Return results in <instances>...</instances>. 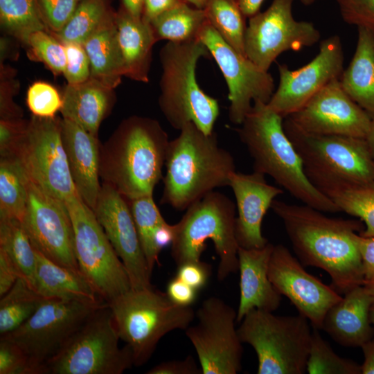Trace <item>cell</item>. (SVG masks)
<instances>
[{
	"mask_svg": "<svg viewBox=\"0 0 374 374\" xmlns=\"http://www.w3.org/2000/svg\"><path fill=\"white\" fill-rule=\"evenodd\" d=\"M271 208L283 223L296 258L303 266L322 269L333 288L345 294L364 285L362 258L354 239L364 225L355 219L330 217L310 206L274 199Z\"/></svg>",
	"mask_w": 374,
	"mask_h": 374,
	"instance_id": "cell-1",
	"label": "cell"
},
{
	"mask_svg": "<svg viewBox=\"0 0 374 374\" xmlns=\"http://www.w3.org/2000/svg\"><path fill=\"white\" fill-rule=\"evenodd\" d=\"M168 136L160 123L132 116L100 145V178L127 199L153 195L163 179Z\"/></svg>",
	"mask_w": 374,
	"mask_h": 374,
	"instance_id": "cell-2",
	"label": "cell"
},
{
	"mask_svg": "<svg viewBox=\"0 0 374 374\" xmlns=\"http://www.w3.org/2000/svg\"><path fill=\"white\" fill-rule=\"evenodd\" d=\"M284 118L267 103H253L236 129L253 161V171L269 175L302 204L323 213L340 212L308 178L303 163L283 126Z\"/></svg>",
	"mask_w": 374,
	"mask_h": 374,
	"instance_id": "cell-3",
	"label": "cell"
},
{
	"mask_svg": "<svg viewBox=\"0 0 374 374\" xmlns=\"http://www.w3.org/2000/svg\"><path fill=\"white\" fill-rule=\"evenodd\" d=\"M161 204L186 210L215 188L228 186L235 170L232 154L220 147L215 132L188 123L169 141Z\"/></svg>",
	"mask_w": 374,
	"mask_h": 374,
	"instance_id": "cell-4",
	"label": "cell"
},
{
	"mask_svg": "<svg viewBox=\"0 0 374 374\" xmlns=\"http://www.w3.org/2000/svg\"><path fill=\"white\" fill-rule=\"evenodd\" d=\"M211 55L199 40L168 42L159 53L162 66L159 105L163 116L177 130L194 123L211 134L220 115L218 101L206 94L196 80V66L202 57Z\"/></svg>",
	"mask_w": 374,
	"mask_h": 374,
	"instance_id": "cell-5",
	"label": "cell"
},
{
	"mask_svg": "<svg viewBox=\"0 0 374 374\" xmlns=\"http://www.w3.org/2000/svg\"><path fill=\"white\" fill-rule=\"evenodd\" d=\"M235 209L229 197L214 190L188 207L175 224L171 256L177 266L201 260L211 240L219 258L217 279L224 280L238 271Z\"/></svg>",
	"mask_w": 374,
	"mask_h": 374,
	"instance_id": "cell-6",
	"label": "cell"
},
{
	"mask_svg": "<svg viewBox=\"0 0 374 374\" xmlns=\"http://www.w3.org/2000/svg\"><path fill=\"white\" fill-rule=\"evenodd\" d=\"M108 305L120 339L132 353L135 366L145 364L160 339L175 330H186L195 314L191 306L179 305L153 287L130 289Z\"/></svg>",
	"mask_w": 374,
	"mask_h": 374,
	"instance_id": "cell-7",
	"label": "cell"
},
{
	"mask_svg": "<svg viewBox=\"0 0 374 374\" xmlns=\"http://www.w3.org/2000/svg\"><path fill=\"white\" fill-rule=\"evenodd\" d=\"M238 328L242 343L254 349L258 374H303L307 372L312 330L307 318L274 314L253 309Z\"/></svg>",
	"mask_w": 374,
	"mask_h": 374,
	"instance_id": "cell-8",
	"label": "cell"
},
{
	"mask_svg": "<svg viewBox=\"0 0 374 374\" xmlns=\"http://www.w3.org/2000/svg\"><path fill=\"white\" fill-rule=\"evenodd\" d=\"M283 126L316 187L326 184L374 186V161L365 139L306 134L285 118Z\"/></svg>",
	"mask_w": 374,
	"mask_h": 374,
	"instance_id": "cell-9",
	"label": "cell"
},
{
	"mask_svg": "<svg viewBox=\"0 0 374 374\" xmlns=\"http://www.w3.org/2000/svg\"><path fill=\"white\" fill-rule=\"evenodd\" d=\"M108 303L99 308L45 365L44 374H121L134 366L132 353L118 346Z\"/></svg>",
	"mask_w": 374,
	"mask_h": 374,
	"instance_id": "cell-10",
	"label": "cell"
},
{
	"mask_svg": "<svg viewBox=\"0 0 374 374\" xmlns=\"http://www.w3.org/2000/svg\"><path fill=\"white\" fill-rule=\"evenodd\" d=\"M64 203L73 226L74 251L80 271L108 303L132 288L127 270L94 212L79 194Z\"/></svg>",
	"mask_w": 374,
	"mask_h": 374,
	"instance_id": "cell-11",
	"label": "cell"
},
{
	"mask_svg": "<svg viewBox=\"0 0 374 374\" xmlns=\"http://www.w3.org/2000/svg\"><path fill=\"white\" fill-rule=\"evenodd\" d=\"M106 303L46 298L24 324L1 337L10 339L22 349L28 358L31 374H44L46 364Z\"/></svg>",
	"mask_w": 374,
	"mask_h": 374,
	"instance_id": "cell-12",
	"label": "cell"
},
{
	"mask_svg": "<svg viewBox=\"0 0 374 374\" xmlns=\"http://www.w3.org/2000/svg\"><path fill=\"white\" fill-rule=\"evenodd\" d=\"M28 178L65 202L78 194L62 139V119L32 115L16 157Z\"/></svg>",
	"mask_w": 374,
	"mask_h": 374,
	"instance_id": "cell-13",
	"label": "cell"
},
{
	"mask_svg": "<svg viewBox=\"0 0 374 374\" xmlns=\"http://www.w3.org/2000/svg\"><path fill=\"white\" fill-rule=\"evenodd\" d=\"M198 322L185 333L198 356L202 374H236L243 353L238 328L237 311L222 299H205L196 312Z\"/></svg>",
	"mask_w": 374,
	"mask_h": 374,
	"instance_id": "cell-14",
	"label": "cell"
},
{
	"mask_svg": "<svg viewBox=\"0 0 374 374\" xmlns=\"http://www.w3.org/2000/svg\"><path fill=\"white\" fill-rule=\"evenodd\" d=\"M292 4L293 0H273L266 10L249 18L245 55L263 71H268L285 51L310 47L320 40V32L312 22L294 19Z\"/></svg>",
	"mask_w": 374,
	"mask_h": 374,
	"instance_id": "cell-15",
	"label": "cell"
},
{
	"mask_svg": "<svg viewBox=\"0 0 374 374\" xmlns=\"http://www.w3.org/2000/svg\"><path fill=\"white\" fill-rule=\"evenodd\" d=\"M198 39L215 60L229 89V118L240 125L254 102L268 103L274 93L272 75L229 45L207 20Z\"/></svg>",
	"mask_w": 374,
	"mask_h": 374,
	"instance_id": "cell-16",
	"label": "cell"
},
{
	"mask_svg": "<svg viewBox=\"0 0 374 374\" xmlns=\"http://www.w3.org/2000/svg\"><path fill=\"white\" fill-rule=\"evenodd\" d=\"M21 222L35 249L51 261L80 272L66 204L44 192L29 179L27 206Z\"/></svg>",
	"mask_w": 374,
	"mask_h": 374,
	"instance_id": "cell-17",
	"label": "cell"
},
{
	"mask_svg": "<svg viewBox=\"0 0 374 374\" xmlns=\"http://www.w3.org/2000/svg\"><path fill=\"white\" fill-rule=\"evenodd\" d=\"M285 119L306 134L363 139H366L372 121L344 90L339 78L330 81Z\"/></svg>",
	"mask_w": 374,
	"mask_h": 374,
	"instance_id": "cell-18",
	"label": "cell"
},
{
	"mask_svg": "<svg viewBox=\"0 0 374 374\" xmlns=\"http://www.w3.org/2000/svg\"><path fill=\"white\" fill-rule=\"evenodd\" d=\"M344 62L341 39L332 35L320 42L318 54L305 66L290 70L278 64V87L267 105L283 118L294 113L328 83L340 78Z\"/></svg>",
	"mask_w": 374,
	"mask_h": 374,
	"instance_id": "cell-19",
	"label": "cell"
},
{
	"mask_svg": "<svg viewBox=\"0 0 374 374\" xmlns=\"http://www.w3.org/2000/svg\"><path fill=\"white\" fill-rule=\"evenodd\" d=\"M268 274L277 292L286 296L313 328L321 329L327 312L342 298L333 287L307 272L283 244L274 247Z\"/></svg>",
	"mask_w": 374,
	"mask_h": 374,
	"instance_id": "cell-20",
	"label": "cell"
},
{
	"mask_svg": "<svg viewBox=\"0 0 374 374\" xmlns=\"http://www.w3.org/2000/svg\"><path fill=\"white\" fill-rule=\"evenodd\" d=\"M93 212L127 270L132 289L152 287V274L127 199L111 186L103 183Z\"/></svg>",
	"mask_w": 374,
	"mask_h": 374,
	"instance_id": "cell-21",
	"label": "cell"
},
{
	"mask_svg": "<svg viewBox=\"0 0 374 374\" xmlns=\"http://www.w3.org/2000/svg\"><path fill=\"white\" fill-rule=\"evenodd\" d=\"M229 186L236 202L235 235L239 247H263L269 242L262 233L263 218L274 200L284 191L269 184L265 175L256 171L248 174L235 171Z\"/></svg>",
	"mask_w": 374,
	"mask_h": 374,
	"instance_id": "cell-22",
	"label": "cell"
},
{
	"mask_svg": "<svg viewBox=\"0 0 374 374\" xmlns=\"http://www.w3.org/2000/svg\"><path fill=\"white\" fill-rule=\"evenodd\" d=\"M62 139L76 190L93 211L101 189V144L97 136L64 118H62Z\"/></svg>",
	"mask_w": 374,
	"mask_h": 374,
	"instance_id": "cell-23",
	"label": "cell"
},
{
	"mask_svg": "<svg viewBox=\"0 0 374 374\" xmlns=\"http://www.w3.org/2000/svg\"><path fill=\"white\" fill-rule=\"evenodd\" d=\"M274 245L268 242L261 248L238 249L240 301L237 322L251 310L274 312L280 305L281 295L269 278V265Z\"/></svg>",
	"mask_w": 374,
	"mask_h": 374,
	"instance_id": "cell-24",
	"label": "cell"
},
{
	"mask_svg": "<svg viewBox=\"0 0 374 374\" xmlns=\"http://www.w3.org/2000/svg\"><path fill=\"white\" fill-rule=\"evenodd\" d=\"M374 302L364 285L356 286L327 312L321 329L337 343L346 347H358L374 338L369 311Z\"/></svg>",
	"mask_w": 374,
	"mask_h": 374,
	"instance_id": "cell-25",
	"label": "cell"
},
{
	"mask_svg": "<svg viewBox=\"0 0 374 374\" xmlns=\"http://www.w3.org/2000/svg\"><path fill=\"white\" fill-rule=\"evenodd\" d=\"M114 90L91 77L79 84H67L62 96V118L98 137L101 123L114 105Z\"/></svg>",
	"mask_w": 374,
	"mask_h": 374,
	"instance_id": "cell-26",
	"label": "cell"
},
{
	"mask_svg": "<svg viewBox=\"0 0 374 374\" xmlns=\"http://www.w3.org/2000/svg\"><path fill=\"white\" fill-rule=\"evenodd\" d=\"M116 21L125 76L148 82L152 48L157 42L150 23L132 16L123 6L116 13Z\"/></svg>",
	"mask_w": 374,
	"mask_h": 374,
	"instance_id": "cell-27",
	"label": "cell"
},
{
	"mask_svg": "<svg viewBox=\"0 0 374 374\" xmlns=\"http://www.w3.org/2000/svg\"><path fill=\"white\" fill-rule=\"evenodd\" d=\"M82 45L90 61V77L114 89L125 76L116 13L112 12Z\"/></svg>",
	"mask_w": 374,
	"mask_h": 374,
	"instance_id": "cell-28",
	"label": "cell"
},
{
	"mask_svg": "<svg viewBox=\"0 0 374 374\" xmlns=\"http://www.w3.org/2000/svg\"><path fill=\"white\" fill-rule=\"evenodd\" d=\"M35 250V289L45 298L106 303L80 271L60 265Z\"/></svg>",
	"mask_w": 374,
	"mask_h": 374,
	"instance_id": "cell-29",
	"label": "cell"
},
{
	"mask_svg": "<svg viewBox=\"0 0 374 374\" xmlns=\"http://www.w3.org/2000/svg\"><path fill=\"white\" fill-rule=\"evenodd\" d=\"M355 51L339 82L346 93L374 118V32L357 28Z\"/></svg>",
	"mask_w": 374,
	"mask_h": 374,
	"instance_id": "cell-30",
	"label": "cell"
},
{
	"mask_svg": "<svg viewBox=\"0 0 374 374\" xmlns=\"http://www.w3.org/2000/svg\"><path fill=\"white\" fill-rule=\"evenodd\" d=\"M317 188L340 210L364 224L359 235L374 237V186L326 184Z\"/></svg>",
	"mask_w": 374,
	"mask_h": 374,
	"instance_id": "cell-31",
	"label": "cell"
},
{
	"mask_svg": "<svg viewBox=\"0 0 374 374\" xmlns=\"http://www.w3.org/2000/svg\"><path fill=\"white\" fill-rule=\"evenodd\" d=\"M207 21L204 9L185 3L165 12L150 23L157 41L186 42L197 40Z\"/></svg>",
	"mask_w": 374,
	"mask_h": 374,
	"instance_id": "cell-32",
	"label": "cell"
},
{
	"mask_svg": "<svg viewBox=\"0 0 374 374\" xmlns=\"http://www.w3.org/2000/svg\"><path fill=\"white\" fill-rule=\"evenodd\" d=\"M0 249L12 262L20 277L35 289L36 253L20 220L0 217Z\"/></svg>",
	"mask_w": 374,
	"mask_h": 374,
	"instance_id": "cell-33",
	"label": "cell"
},
{
	"mask_svg": "<svg viewBox=\"0 0 374 374\" xmlns=\"http://www.w3.org/2000/svg\"><path fill=\"white\" fill-rule=\"evenodd\" d=\"M46 299L24 278L19 277L12 288L1 297L0 335H5L20 327Z\"/></svg>",
	"mask_w": 374,
	"mask_h": 374,
	"instance_id": "cell-34",
	"label": "cell"
},
{
	"mask_svg": "<svg viewBox=\"0 0 374 374\" xmlns=\"http://www.w3.org/2000/svg\"><path fill=\"white\" fill-rule=\"evenodd\" d=\"M28 178L17 158L0 160V217L22 222L28 202Z\"/></svg>",
	"mask_w": 374,
	"mask_h": 374,
	"instance_id": "cell-35",
	"label": "cell"
},
{
	"mask_svg": "<svg viewBox=\"0 0 374 374\" xmlns=\"http://www.w3.org/2000/svg\"><path fill=\"white\" fill-rule=\"evenodd\" d=\"M208 22L239 53L246 57V23L238 0H207L204 8Z\"/></svg>",
	"mask_w": 374,
	"mask_h": 374,
	"instance_id": "cell-36",
	"label": "cell"
},
{
	"mask_svg": "<svg viewBox=\"0 0 374 374\" xmlns=\"http://www.w3.org/2000/svg\"><path fill=\"white\" fill-rule=\"evenodd\" d=\"M148 269L152 274L159 263L160 251L154 238L159 229L167 222L157 207L153 195L127 199Z\"/></svg>",
	"mask_w": 374,
	"mask_h": 374,
	"instance_id": "cell-37",
	"label": "cell"
},
{
	"mask_svg": "<svg viewBox=\"0 0 374 374\" xmlns=\"http://www.w3.org/2000/svg\"><path fill=\"white\" fill-rule=\"evenodd\" d=\"M112 12L107 0H82L65 26L53 35L62 44H82Z\"/></svg>",
	"mask_w": 374,
	"mask_h": 374,
	"instance_id": "cell-38",
	"label": "cell"
},
{
	"mask_svg": "<svg viewBox=\"0 0 374 374\" xmlns=\"http://www.w3.org/2000/svg\"><path fill=\"white\" fill-rule=\"evenodd\" d=\"M0 19L3 28L22 42L34 31L48 30L37 0H0Z\"/></svg>",
	"mask_w": 374,
	"mask_h": 374,
	"instance_id": "cell-39",
	"label": "cell"
},
{
	"mask_svg": "<svg viewBox=\"0 0 374 374\" xmlns=\"http://www.w3.org/2000/svg\"><path fill=\"white\" fill-rule=\"evenodd\" d=\"M313 328L306 371L310 374H362L361 365L339 356Z\"/></svg>",
	"mask_w": 374,
	"mask_h": 374,
	"instance_id": "cell-40",
	"label": "cell"
},
{
	"mask_svg": "<svg viewBox=\"0 0 374 374\" xmlns=\"http://www.w3.org/2000/svg\"><path fill=\"white\" fill-rule=\"evenodd\" d=\"M23 43L28 47L31 60L41 62L54 75L63 73L66 66V52L64 44L48 30L31 33Z\"/></svg>",
	"mask_w": 374,
	"mask_h": 374,
	"instance_id": "cell-41",
	"label": "cell"
},
{
	"mask_svg": "<svg viewBox=\"0 0 374 374\" xmlns=\"http://www.w3.org/2000/svg\"><path fill=\"white\" fill-rule=\"evenodd\" d=\"M26 104L34 116L55 117L62 108V96L53 85L37 81L32 84L27 91Z\"/></svg>",
	"mask_w": 374,
	"mask_h": 374,
	"instance_id": "cell-42",
	"label": "cell"
},
{
	"mask_svg": "<svg viewBox=\"0 0 374 374\" xmlns=\"http://www.w3.org/2000/svg\"><path fill=\"white\" fill-rule=\"evenodd\" d=\"M42 19L51 33L60 32L73 15L76 0H37Z\"/></svg>",
	"mask_w": 374,
	"mask_h": 374,
	"instance_id": "cell-43",
	"label": "cell"
},
{
	"mask_svg": "<svg viewBox=\"0 0 374 374\" xmlns=\"http://www.w3.org/2000/svg\"><path fill=\"white\" fill-rule=\"evenodd\" d=\"M66 52V66L63 75L68 84H79L91 76L90 61L82 44H63Z\"/></svg>",
	"mask_w": 374,
	"mask_h": 374,
	"instance_id": "cell-44",
	"label": "cell"
},
{
	"mask_svg": "<svg viewBox=\"0 0 374 374\" xmlns=\"http://www.w3.org/2000/svg\"><path fill=\"white\" fill-rule=\"evenodd\" d=\"M337 3L345 22L374 32V0H337Z\"/></svg>",
	"mask_w": 374,
	"mask_h": 374,
	"instance_id": "cell-45",
	"label": "cell"
},
{
	"mask_svg": "<svg viewBox=\"0 0 374 374\" xmlns=\"http://www.w3.org/2000/svg\"><path fill=\"white\" fill-rule=\"evenodd\" d=\"M29 121L21 118L0 120L1 158H15L27 132Z\"/></svg>",
	"mask_w": 374,
	"mask_h": 374,
	"instance_id": "cell-46",
	"label": "cell"
},
{
	"mask_svg": "<svg viewBox=\"0 0 374 374\" xmlns=\"http://www.w3.org/2000/svg\"><path fill=\"white\" fill-rule=\"evenodd\" d=\"M0 85L1 119L21 118L22 110L13 101L19 87L18 81L15 79L13 69L1 64Z\"/></svg>",
	"mask_w": 374,
	"mask_h": 374,
	"instance_id": "cell-47",
	"label": "cell"
},
{
	"mask_svg": "<svg viewBox=\"0 0 374 374\" xmlns=\"http://www.w3.org/2000/svg\"><path fill=\"white\" fill-rule=\"evenodd\" d=\"M0 374H31L27 355L5 337L0 338Z\"/></svg>",
	"mask_w": 374,
	"mask_h": 374,
	"instance_id": "cell-48",
	"label": "cell"
},
{
	"mask_svg": "<svg viewBox=\"0 0 374 374\" xmlns=\"http://www.w3.org/2000/svg\"><path fill=\"white\" fill-rule=\"evenodd\" d=\"M211 267L202 260L188 262L177 266L176 276L197 290L208 282Z\"/></svg>",
	"mask_w": 374,
	"mask_h": 374,
	"instance_id": "cell-49",
	"label": "cell"
},
{
	"mask_svg": "<svg viewBox=\"0 0 374 374\" xmlns=\"http://www.w3.org/2000/svg\"><path fill=\"white\" fill-rule=\"evenodd\" d=\"M354 239L362 258L364 285L374 284V237L355 233Z\"/></svg>",
	"mask_w": 374,
	"mask_h": 374,
	"instance_id": "cell-50",
	"label": "cell"
},
{
	"mask_svg": "<svg viewBox=\"0 0 374 374\" xmlns=\"http://www.w3.org/2000/svg\"><path fill=\"white\" fill-rule=\"evenodd\" d=\"M148 374H200L202 373L200 366H198L194 357L187 356L181 360L163 362L150 370Z\"/></svg>",
	"mask_w": 374,
	"mask_h": 374,
	"instance_id": "cell-51",
	"label": "cell"
},
{
	"mask_svg": "<svg viewBox=\"0 0 374 374\" xmlns=\"http://www.w3.org/2000/svg\"><path fill=\"white\" fill-rule=\"evenodd\" d=\"M197 292L198 290L175 276L168 282L166 293L175 303L189 307L196 301Z\"/></svg>",
	"mask_w": 374,
	"mask_h": 374,
	"instance_id": "cell-52",
	"label": "cell"
},
{
	"mask_svg": "<svg viewBox=\"0 0 374 374\" xmlns=\"http://www.w3.org/2000/svg\"><path fill=\"white\" fill-rule=\"evenodd\" d=\"M19 277L16 267L8 256L0 249V297L12 288Z\"/></svg>",
	"mask_w": 374,
	"mask_h": 374,
	"instance_id": "cell-53",
	"label": "cell"
},
{
	"mask_svg": "<svg viewBox=\"0 0 374 374\" xmlns=\"http://www.w3.org/2000/svg\"><path fill=\"white\" fill-rule=\"evenodd\" d=\"M185 3L184 0H144L142 18L150 22L162 13Z\"/></svg>",
	"mask_w": 374,
	"mask_h": 374,
	"instance_id": "cell-54",
	"label": "cell"
},
{
	"mask_svg": "<svg viewBox=\"0 0 374 374\" xmlns=\"http://www.w3.org/2000/svg\"><path fill=\"white\" fill-rule=\"evenodd\" d=\"M361 348L364 354L362 374H374V338L362 344Z\"/></svg>",
	"mask_w": 374,
	"mask_h": 374,
	"instance_id": "cell-55",
	"label": "cell"
},
{
	"mask_svg": "<svg viewBox=\"0 0 374 374\" xmlns=\"http://www.w3.org/2000/svg\"><path fill=\"white\" fill-rule=\"evenodd\" d=\"M264 0H238L240 8L244 15L251 17L258 12Z\"/></svg>",
	"mask_w": 374,
	"mask_h": 374,
	"instance_id": "cell-56",
	"label": "cell"
},
{
	"mask_svg": "<svg viewBox=\"0 0 374 374\" xmlns=\"http://www.w3.org/2000/svg\"><path fill=\"white\" fill-rule=\"evenodd\" d=\"M123 8L132 16L141 18L144 0H122Z\"/></svg>",
	"mask_w": 374,
	"mask_h": 374,
	"instance_id": "cell-57",
	"label": "cell"
},
{
	"mask_svg": "<svg viewBox=\"0 0 374 374\" xmlns=\"http://www.w3.org/2000/svg\"><path fill=\"white\" fill-rule=\"evenodd\" d=\"M371 156L374 161V118L372 119L369 131L366 137Z\"/></svg>",
	"mask_w": 374,
	"mask_h": 374,
	"instance_id": "cell-58",
	"label": "cell"
},
{
	"mask_svg": "<svg viewBox=\"0 0 374 374\" xmlns=\"http://www.w3.org/2000/svg\"><path fill=\"white\" fill-rule=\"evenodd\" d=\"M184 1L188 4L199 9H204L207 2V0H184Z\"/></svg>",
	"mask_w": 374,
	"mask_h": 374,
	"instance_id": "cell-59",
	"label": "cell"
},
{
	"mask_svg": "<svg viewBox=\"0 0 374 374\" xmlns=\"http://www.w3.org/2000/svg\"><path fill=\"white\" fill-rule=\"evenodd\" d=\"M369 319H370L371 323L372 324V326H373V328H374V302H373V303L371 305V308H370V311H369Z\"/></svg>",
	"mask_w": 374,
	"mask_h": 374,
	"instance_id": "cell-60",
	"label": "cell"
},
{
	"mask_svg": "<svg viewBox=\"0 0 374 374\" xmlns=\"http://www.w3.org/2000/svg\"><path fill=\"white\" fill-rule=\"evenodd\" d=\"M366 289L368 290V292L372 294L373 296H374V284H372V285H364Z\"/></svg>",
	"mask_w": 374,
	"mask_h": 374,
	"instance_id": "cell-61",
	"label": "cell"
},
{
	"mask_svg": "<svg viewBox=\"0 0 374 374\" xmlns=\"http://www.w3.org/2000/svg\"><path fill=\"white\" fill-rule=\"evenodd\" d=\"M318 1L319 0H300V1L305 6L312 5Z\"/></svg>",
	"mask_w": 374,
	"mask_h": 374,
	"instance_id": "cell-62",
	"label": "cell"
},
{
	"mask_svg": "<svg viewBox=\"0 0 374 374\" xmlns=\"http://www.w3.org/2000/svg\"><path fill=\"white\" fill-rule=\"evenodd\" d=\"M77 1H82V0H76Z\"/></svg>",
	"mask_w": 374,
	"mask_h": 374,
	"instance_id": "cell-63",
	"label": "cell"
}]
</instances>
